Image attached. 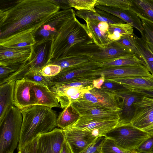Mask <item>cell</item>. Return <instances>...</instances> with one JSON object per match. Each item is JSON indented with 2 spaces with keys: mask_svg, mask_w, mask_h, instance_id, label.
<instances>
[{
  "mask_svg": "<svg viewBox=\"0 0 153 153\" xmlns=\"http://www.w3.org/2000/svg\"><path fill=\"white\" fill-rule=\"evenodd\" d=\"M129 152L120 147L112 139L106 137L101 147V153H128Z\"/></svg>",
  "mask_w": 153,
  "mask_h": 153,
  "instance_id": "obj_37",
  "label": "cell"
},
{
  "mask_svg": "<svg viewBox=\"0 0 153 153\" xmlns=\"http://www.w3.org/2000/svg\"><path fill=\"white\" fill-rule=\"evenodd\" d=\"M59 11L50 0H10L0 9V41L27 30L36 31Z\"/></svg>",
  "mask_w": 153,
  "mask_h": 153,
  "instance_id": "obj_1",
  "label": "cell"
},
{
  "mask_svg": "<svg viewBox=\"0 0 153 153\" xmlns=\"http://www.w3.org/2000/svg\"><path fill=\"white\" fill-rule=\"evenodd\" d=\"M35 83L23 78L15 82L14 105L21 111L34 105L30 90Z\"/></svg>",
  "mask_w": 153,
  "mask_h": 153,
  "instance_id": "obj_19",
  "label": "cell"
},
{
  "mask_svg": "<svg viewBox=\"0 0 153 153\" xmlns=\"http://www.w3.org/2000/svg\"><path fill=\"white\" fill-rule=\"evenodd\" d=\"M61 67L57 65L49 64L40 71L44 76L48 77H52L57 75L61 71Z\"/></svg>",
  "mask_w": 153,
  "mask_h": 153,
  "instance_id": "obj_41",
  "label": "cell"
},
{
  "mask_svg": "<svg viewBox=\"0 0 153 153\" xmlns=\"http://www.w3.org/2000/svg\"><path fill=\"white\" fill-rule=\"evenodd\" d=\"M144 64L142 60L135 55L117 59L109 62L100 63L102 67L120 66Z\"/></svg>",
  "mask_w": 153,
  "mask_h": 153,
  "instance_id": "obj_32",
  "label": "cell"
},
{
  "mask_svg": "<svg viewBox=\"0 0 153 153\" xmlns=\"http://www.w3.org/2000/svg\"><path fill=\"white\" fill-rule=\"evenodd\" d=\"M53 3L58 6L60 9L66 10L71 8L68 0H51Z\"/></svg>",
  "mask_w": 153,
  "mask_h": 153,
  "instance_id": "obj_46",
  "label": "cell"
},
{
  "mask_svg": "<svg viewBox=\"0 0 153 153\" xmlns=\"http://www.w3.org/2000/svg\"><path fill=\"white\" fill-rule=\"evenodd\" d=\"M101 88L114 93L126 89L121 84L109 80L105 81Z\"/></svg>",
  "mask_w": 153,
  "mask_h": 153,
  "instance_id": "obj_43",
  "label": "cell"
},
{
  "mask_svg": "<svg viewBox=\"0 0 153 153\" xmlns=\"http://www.w3.org/2000/svg\"><path fill=\"white\" fill-rule=\"evenodd\" d=\"M16 81L10 80L0 85V121L9 109L14 105Z\"/></svg>",
  "mask_w": 153,
  "mask_h": 153,
  "instance_id": "obj_26",
  "label": "cell"
},
{
  "mask_svg": "<svg viewBox=\"0 0 153 153\" xmlns=\"http://www.w3.org/2000/svg\"><path fill=\"white\" fill-rule=\"evenodd\" d=\"M92 42L86 25L81 23L75 17L64 26L56 39L52 42L49 63L51 61L66 56L74 45Z\"/></svg>",
  "mask_w": 153,
  "mask_h": 153,
  "instance_id": "obj_3",
  "label": "cell"
},
{
  "mask_svg": "<svg viewBox=\"0 0 153 153\" xmlns=\"http://www.w3.org/2000/svg\"><path fill=\"white\" fill-rule=\"evenodd\" d=\"M82 99L113 111L119 112L121 110L115 94L102 88H94L85 93Z\"/></svg>",
  "mask_w": 153,
  "mask_h": 153,
  "instance_id": "obj_16",
  "label": "cell"
},
{
  "mask_svg": "<svg viewBox=\"0 0 153 153\" xmlns=\"http://www.w3.org/2000/svg\"><path fill=\"white\" fill-rule=\"evenodd\" d=\"M114 94L120 102L121 109L119 111L118 124H131L135 110L134 104L141 100L145 95L139 91L127 89Z\"/></svg>",
  "mask_w": 153,
  "mask_h": 153,
  "instance_id": "obj_10",
  "label": "cell"
},
{
  "mask_svg": "<svg viewBox=\"0 0 153 153\" xmlns=\"http://www.w3.org/2000/svg\"><path fill=\"white\" fill-rule=\"evenodd\" d=\"M23 78L36 83L47 86L49 88L52 85L49 77L43 76L40 71L30 70L25 75Z\"/></svg>",
  "mask_w": 153,
  "mask_h": 153,
  "instance_id": "obj_34",
  "label": "cell"
},
{
  "mask_svg": "<svg viewBox=\"0 0 153 153\" xmlns=\"http://www.w3.org/2000/svg\"><path fill=\"white\" fill-rule=\"evenodd\" d=\"M141 21L143 29L141 38L153 46V24L144 20Z\"/></svg>",
  "mask_w": 153,
  "mask_h": 153,
  "instance_id": "obj_39",
  "label": "cell"
},
{
  "mask_svg": "<svg viewBox=\"0 0 153 153\" xmlns=\"http://www.w3.org/2000/svg\"><path fill=\"white\" fill-rule=\"evenodd\" d=\"M133 27L127 23L109 24V38L112 41H117L122 36L133 33Z\"/></svg>",
  "mask_w": 153,
  "mask_h": 153,
  "instance_id": "obj_30",
  "label": "cell"
},
{
  "mask_svg": "<svg viewBox=\"0 0 153 153\" xmlns=\"http://www.w3.org/2000/svg\"><path fill=\"white\" fill-rule=\"evenodd\" d=\"M151 153H153V147L151 151Z\"/></svg>",
  "mask_w": 153,
  "mask_h": 153,
  "instance_id": "obj_53",
  "label": "cell"
},
{
  "mask_svg": "<svg viewBox=\"0 0 153 153\" xmlns=\"http://www.w3.org/2000/svg\"><path fill=\"white\" fill-rule=\"evenodd\" d=\"M118 124V120H101L80 116L77 121L71 126L91 132L99 137H105L108 131Z\"/></svg>",
  "mask_w": 153,
  "mask_h": 153,
  "instance_id": "obj_14",
  "label": "cell"
},
{
  "mask_svg": "<svg viewBox=\"0 0 153 153\" xmlns=\"http://www.w3.org/2000/svg\"><path fill=\"white\" fill-rule=\"evenodd\" d=\"M21 65H0V85L4 83L8 78L18 70Z\"/></svg>",
  "mask_w": 153,
  "mask_h": 153,
  "instance_id": "obj_40",
  "label": "cell"
},
{
  "mask_svg": "<svg viewBox=\"0 0 153 153\" xmlns=\"http://www.w3.org/2000/svg\"><path fill=\"white\" fill-rule=\"evenodd\" d=\"M65 140L63 129L56 128L37 137L34 153H59Z\"/></svg>",
  "mask_w": 153,
  "mask_h": 153,
  "instance_id": "obj_12",
  "label": "cell"
},
{
  "mask_svg": "<svg viewBox=\"0 0 153 153\" xmlns=\"http://www.w3.org/2000/svg\"><path fill=\"white\" fill-rule=\"evenodd\" d=\"M51 43V41L48 40L39 44L35 43L33 46L31 55L28 59L30 71H40L49 63Z\"/></svg>",
  "mask_w": 153,
  "mask_h": 153,
  "instance_id": "obj_20",
  "label": "cell"
},
{
  "mask_svg": "<svg viewBox=\"0 0 153 153\" xmlns=\"http://www.w3.org/2000/svg\"><path fill=\"white\" fill-rule=\"evenodd\" d=\"M106 80L114 82L126 89L138 91L153 90V75L115 78Z\"/></svg>",
  "mask_w": 153,
  "mask_h": 153,
  "instance_id": "obj_23",
  "label": "cell"
},
{
  "mask_svg": "<svg viewBox=\"0 0 153 153\" xmlns=\"http://www.w3.org/2000/svg\"><path fill=\"white\" fill-rule=\"evenodd\" d=\"M129 10L134 13L141 19L153 24V0H131Z\"/></svg>",
  "mask_w": 153,
  "mask_h": 153,
  "instance_id": "obj_28",
  "label": "cell"
},
{
  "mask_svg": "<svg viewBox=\"0 0 153 153\" xmlns=\"http://www.w3.org/2000/svg\"><path fill=\"white\" fill-rule=\"evenodd\" d=\"M105 81V78L103 76L94 79L93 81V85L94 88L101 89V86Z\"/></svg>",
  "mask_w": 153,
  "mask_h": 153,
  "instance_id": "obj_47",
  "label": "cell"
},
{
  "mask_svg": "<svg viewBox=\"0 0 153 153\" xmlns=\"http://www.w3.org/2000/svg\"><path fill=\"white\" fill-rule=\"evenodd\" d=\"M134 42L141 54L143 61L153 62V53L149 48L147 42L135 35L133 34Z\"/></svg>",
  "mask_w": 153,
  "mask_h": 153,
  "instance_id": "obj_33",
  "label": "cell"
},
{
  "mask_svg": "<svg viewBox=\"0 0 153 153\" xmlns=\"http://www.w3.org/2000/svg\"><path fill=\"white\" fill-rule=\"evenodd\" d=\"M131 153H137L135 151H131Z\"/></svg>",
  "mask_w": 153,
  "mask_h": 153,
  "instance_id": "obj_52",
  "label": "cell"
},
{
  "mask_svg": "<svg viewBox=\"0 0 153 153\" xmlns=\"http://www.w3.org/2000/svg\"><path fill=\"white\" fill-rule=\"evenodd\" d=\"M102 67L100 63L90 61L62 69L56 75L49 77L52 85L60 84L80 78L82 74Z\"/></svg>",
  "mask_w": 153,
  "mask_h": 153,
  "instance_id": "obj_13",
  "label": "cell"
},
{
  "mask_svg": "<svg viewBox=\"0 0 153 153\" xmlns=\"http://www.w3.org/2000/svg\"><path fill=\"white\" fill-rule=\"evenodd\" d=\"M133 33L122 36L119 40L116 42L130 50L136 56L143 61L141 54L134 42L133 39Z\"/></svg>",
  "mask_w": 153,
  "mask_h": 153,
  "instance_id": "obj_38",
  "label": "cell"
},
{
  "mask_svg": "<svg viewBox=\"0 0 153 153\" xmlns=\"http://www.w3.org/2000/svg\"><path fill=\"white\" fill-rule=\"evenodd\" d=\"M93 88V85L75 87L54 85L50 89L56 96L61 108H64L72 102L82 98L85 93Z\"/></svg>",
  "mask_w": 153,
  "mask_h": 153,
  "instance_id": "obj_17",
  "label": "cell"
},
{
  "mask_svg": "<svg viewBox=\"0 0 153 153\" xmlns=\"http://www.w3.org/2000/svg\"><path fill=\"white\" fill-rule=\"evenodd\" d=\"M134 115L131 124L143 130L153 123V99L145 96L134 104Z\"/></svg>",
  "mask_w": 153,
  "mask_h": 153,
  "instance_id": "obj_15",
  "label": "cell"
},
{
  "mask_svg": "<svg viewBox=\"0 0 153 153\" xmlns=\"http://www.w3.org/2000/svg\"><path fill=\"white\" fill-rule=\"evenodd\" d=\"M33 49L9 48L0 46V65H21L30 57Z\"/></svg>",
  "mask_w": 153,
  "mask_h": 153,
  "instance_id": "obj_21",
  "label": "cell"
},
{
  "mask_svg": "<svg viewBox=\"0 0 153 153\" xmlns=\"http://www.w3.org/2000/svg\"><path fill=\"white\" fill-rule=\"evenodd\" d=\"M96 4L128 10L131 6L132 3L131 0H98Z\"/></svg>",
  "mask_w": 153,
  "mask_h": 153,
  "instance_id": "obj_36",
  "label": "cell"
},
{
  "mask_svg": "<svg viewBox=\"0 0 153 153\" xmlns=\"http://www.w3.org/2000/svg\"><path fill=\"white\" fill-rule=\"evenodd\" d=\"M153 147V137L146 140L135 150L137 153H151Z\"/></svg>",
  "mask_w": 153,
  "mask_h": 153,
  "instance_id": "obj_44",
  "label": "cell"
},
{
  "mask_svg": "<svg viewBox=\"0 0 153 153\" xmlns=\"http://www.w3.org/2000/svg\"><path fill=\"white\" fill-rule=\"evenodd\" d=\"M63 131L65 140L72 153H80L98 137L91 132L71 126L63 129Z\"/></svg>",
  "mask_w": 153,
  "mask_h": 153,
  "instance_id": "obj_11",
  "label": "cell"
},
{
  "mask_svg": "<svg viewBox=\"0 0 153 153\" xmlns=\"http://www.w3.org/2000/svg\"><path fill=\"white\" fill-rule=\"evenodd\" d=\"M80 117V115L74 110L70 104L58 115L56 120L57 126L62 129L71 126Z\"/></svg>",
  "mask_w": 153,
  "mask_h": 153,
  "instance_id": "obj_29",
  "label": "cell"
},
{
  "mask_svg": "<svg viewBox=\"0 0 153 153\" xmlns=\"http://www.w3.org/2000/svg\"><path fill=\"white\" fill-rule=\"evenodd\" d=\"M74 110L80 116L105 120H118L119 112L101 107L82 98L70 104Z\"/></svg>",
  "mask_w": 153,
  "mask_h": 153,
  "instance_id": "obj_9",
  "label": "cell"
},
{
  "mask_svg": "<svg viewBox=\"0 0 153 153\" xmlns=\"http://www.w3.org/2000/svg\"><path fill=\"white\" fill-rule=\"evenodd\" d=\"M21 112L22 122L18 151L39 135L50 132L57 126V115L51 108L35 105Z\"/></svg>",
  "mask_w": 153,
  "mask_h": 153,
  "instance_id": "obj_2",
  "label": "cell"
},
{
  "mask_svg": "<svg viewBox=\"0 0 153 153\" xmlns=\"http://www.w3.org/2000/svg\"><path fill=\"white\" fill-rule=\"evenodd\" d=\"M76 17V12L72 9L62 10L50 17L35 32L36 44L47 41H53L64 26Z\"/></svg>",
  "mask_w": 153,
  "mask_h": 153,
  "instance_id": "obj_7",
  "label": "cell"
},
{
  "mask_svg": "<svg viewBox=\"0 0 153 153\" xmlns=\"http://www.w3.org/2000/svg\"><path fill=\"white\" fill-rule=\"evenodd\" d=\"M105 139V137H99L93 143L80 153H101V146Z\"/></svg>",
  "mask_w": 153,
  "mask_h": 153,
  "instance_id": "obj_42",
  "label": "cell"
},
{
  "mask_svg": "<svg viewBox=\"0 0 153 153\" xmlns=\"http://www.w3.org/2000/svg\"><path fill=\"white\" fill-rule=\"evenodd\" d=\"M37 140V137L21 148L18 153H34Z\"/></svg>",
  "mask_w": 153,
  "mask_h": 153,
  "instance_id": "obj_45",
  "label": "cell"
},
{
  "mask_svg": "<svg viewBox=\"0 0 153 153\" xmlns=\"http://www.w3.org/2000/svg\"><path fill=\"white\" fill-rule=\"evenodd\" d=\"M128 153H131V152L129 151Z\"/></svg>",
  "mask_w": 153,
  "mask_h": 153,
  "instance_id": "obj_54",
  "label": "cell"
},
{
  "mask_svg": "<svg viewBox=\"0 0 153 153\" xmlns=\"http://www.w3.org/2000/svg\"><path fill=\"white\" fill-rule=\"evenodd\" d=\"M151 74L143 64L120 66L102 67L88 71L80 76L84 78H98L103 76L105 80L117 78L147 76Z\"/></svg>",
  "mask_w": 153,
  "mask_h": 153,
  "instance_id": "obj_8",
  "label": "cell"
},
{
  "mask_svg": "<svg viewBox=\"0 0 153 153\" xmlns=\"http://www.w3.org/2000/svg\"><path fill=\"white\" fill-rule=\"evenodd\" d=\"M22 119L21 111L14 105L0 121V153H13L17 148Z\"/></svg>",
  "mask_w": 153,
  "mask_h": 153,
  "instance_id": "obj_5",
  "label": "cell"
},
{
  "mask_svg": "<svg viewBox=\"0 0 153 153\" xmlns=\"http://www.w3.org/2000/svg\"><path fill=\"white\" fill-rule=\"evenodd\" d=\"M144 62L148 71L153 75V62L145 61Z\"/></svg>",
  "mask_w": 153,
  "mask_h": 153,
  "instance_id": "obj_49",
  "label": "cell"
},
{
  "mask_svg": "<svg viewBox=\"0 0 153 153\" xmlns=\"http://www.w3.org/2000/svg\"><path fill=\"white\" fill-rule=\"evenodd\" d=\"M95 7L119 18L137 29L141 34H142L143 29L140 19L131 10H123L99 4H96Z\"/></svg>",
  "mask_w": 153,
  "mask_h": 153,
  "instance_id": "obj_25",
  "label": "cell"
},
{
  "mask_svg": "<svg viewBox=\"0 0 153 153\" xmlns=\"http://www.w3.org/2000/svg\"><path fill=\"white\" fill-rule=\"evenodd\" d=\"M36 30H31L15 35L0 41V46L13 48H31L36 42L34 36Z\"/></svg>",
  "mask_w": 153,
  "mask_h": 153,
  "instance_id": "obj_24",
  "label": "cell"
},
{
  "mask_svg": "<svg viewBox=\"0 0 153 153\" xmlns=\"http://www.w3.org/2000/svg\"><path fill=\"white\" fill-rule=\"evenodd\" d=\"M96 12L87 10H79L76 12V16L83 20L86 18L107 22L109 24L125 23L119 18L105 11L95 7Z\"/></svg>",
  "mask_w": 153,
  "mask_h": 153,
  "instance_id": "obj_27",
  "label": "cell"
},
{
  "mask_svg": "<svg viewBox=\"0 0 153 153\" xmlns=\"http://www.w3.org/2000/svg\"><path fill=\"white\" fill-rule=\"evenodd\" d=\"M59 153H72L71 150L65 140L62 145Z\"/></svg>",
  "mask_w": 153,
  "mask_h": 153,
  "instance_id": "obj_48",
  "label": "cell"
},
{
  "mask_svg": "<svg viewBox=\"0 0 153 153\" xmlns=\"http://www.w3.org/2000/svg\"><path fill=\"white\" fill-rule=\"evenodd\" d=\"M143 130L148 133L150 137H153V123Z\"/></svg>",
  "mask_w": 153,
  "mask_h": 153,
  "instance_id": "obj_50",
  "label": "cell"
},
{
  "mask_svg": "<svg viewBox=\"0 0 153 153\" xmlns=\"http://www.w3.org/2000/svg\"><path fill=\"white\" fill-rule=\"evenodd\" d=\"M71 7L79 10H87L96 12L95 5L98 0H68Z\"/></svg>",
  "mask_w": 153,
  "mask_h": 153,
  "instance_id": "obj_35",
  "label": "cell"
},
{
  "mask_svg": "<svg viewBox=\"0 0 153 153\" xmlns=\"http://www.w3.org/2000/svg\"><path fill=\"white\" fill-rule=\"evenodd\" d=\"M82 55L89 56L91 60L101 63L135 55L129 49L116 41H113L105 48L93 42L79 43L74 45L67 56Z\"/></svg>",
  "mask_w": 153,
  "mask_h": 153,
  "instance_id": "obj_4",
  "label": "cell"
},
{
  "mask_svg": "<svg viewBox=\"0 0 153 153\" xmlns=\"http://www.w3.org/2000/svg\"><path fill=\"white\" fill-rule=\"evenodd\" d=\"M144 94L145 96L153 99V90L138 91Z\"/></svg>",
  "mask_w": 153,
  "mask_h": 153,
  "instance_id": "obj_51",
  "label": "cell"
},
{
  "mask_svg": "<svg viewBox=\"0 0 153 153\" xmlns=\"http://www.w3.org/2000/svg\"><path fill=\"white\" fill-rule=\"evenodd\" d=\"M105 137L112 139L121 148L131 152L135 151L150 137L147 132L131 124H118L108 131Z\"/></svg>",
  "mask_w": 153,
  "mask_h": 153,
  "instance_id": "obj_6",
  "label": "cell"
},
{
  "mask_svg": "<svg viewBox=\"0 0 153 153\" xmlns=\"http://www.w3.org/2000/svg\"><path fill=\"white\" fill-rule=\"evenodd\" d=\"M93 42L102 48H105L113 41L109 37V24L105 22L86 18L84 20Z\"/></svg>",
  "mask_w": 153,
  "mask_h": 153,
  "instance_id": "obj_18",
  "label": "cell"
},
{
  "mask_svg": "<svg viewBox=\"0 0 153 153\" xmlns=\"http://www.w3.org/2000/svg\"><path fill=\"white\" fill-rule=\"evenodd\" d=\"M91 61L88 56L82 55L69 56L51 61L49 64L60 66L62 69Z\"/></svg>",
  "mask_w": 153,
  "mask_h": 153,
  "instance_id": "obj_31",
  "label": "cell"
},
{
  "mask_svg": "<svg viewBox=\"0 0 153 153\" xmlns=\"http://www.w3.org/2000/svg\"><path fill=\"white\" fill-rule=\"evenodd\" d=\"M30 93L34 105L45 106L51 108H61L56 96L47 86L36 84L30 89Z\"/></svg>",
  "mask_w": 153,
  "mask_h": 153,
  "instance_id": "obj_22",
  "label": "cell"
}]
</instances>
